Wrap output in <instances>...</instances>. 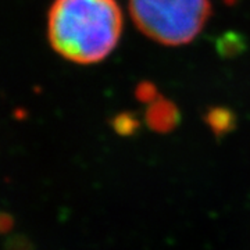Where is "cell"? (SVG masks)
<instances>
[{"mask_svg":"<svg viewBox=\"0 0 250 250\" xmlns=\"http://www.w3.org/2000/svg\"><path fill=\"white\" fill-rule=\"evenodd\" d=\"M116 0H56L49 14V39L64 59L81 64L103 60L121 35Z\"/></svg>","mask_w":250,"mask_h":250,"instance_id":"obj_1","label":"cell"},{"mask_svg":"<svg viewBox=\"0 0 250 250\" xmlns=\"http://www.w3.org/2000/svg\"><path fill=\"white\" fill-rule=\"evenodd\" d=\"M136 27L163 45H184L200 32L211 6L208 0H129Z\"/></svg>","mask_w":250,"mask_h":250,"instance_id":"obj_2","label":"cell"},{"mask_svg":"<svg viewBox=\"0 0 250 250\" xmlns=\"http://www.w3.org/2000/svg\"><path fill=\"white\" fill-rule=\"evenodd\" d=\"M181 123V113L177 106L164 98H157L146 110V124L149 128L167 134L175 129Z\"/></svg>","mask_w":250,"mask_h":250,"instance_id":"obj_3","label":"cell"},{"mask_svg":"<svg viewBox=\"0 0 250 250\" xmlns=\"http://www.w3.org/2000/svg\"><path fill=\"white\" fill-rule=\"evenodd\" d=\"M206 123L217 138H221L236 128L238 118L231 108L213 107L206 114Z\"/></svg>","mask_w":250,"mask_h":250,"instance_id":"obj_4","label":"cell"},{"mask_svg":"<svg viewBox=\"0 0 250 250\" xmlns=\"http://www.w3.org/2000/svg\"><path fill=\"white\" fill-rule=\"evenodd\" d=\"M215 49H217V53L223 59H233V57H238L246 52L248 42H246L245 36L241 35L239 32L228 31L217 38Z\"/></svg>","mask_w":250,"mask_h":250,"instance_id":"obj_5","label":"cell"},{"mask_svg":"<svg viewBox=\"0 0 250 250\" xmlns=\"http://www.w3.org/2000/svg\"><path fill=\"white\" fill-rule=\"evenodd\" d=\"M111 126L117 134L121 135V136H132L138 132L141 124H139V120L134 114L121 113V114H117L113 118Z\"/></svg>","mask_w":250,"mask_h":250,"instance_id":"obj_6","label":"cell"},{"mask_svg":"<svg viewBox=\"0 0 250 250\" xmlns=\"http://www.w3.org/2000/svg\"><path fill=\"white\" fill-rule=\"evenodd\" d=\"M135 95H136V99L139 102H142V103H152V102H154L156 99L159 98L157 96L159 95L157 89H156V86L153 85L152 82H142V83H139L138 88H136Z\"/></svg>","mask_w":250,"mask_h":250,"instance_id":"obj_7","label":"cell"}]
</instances>
